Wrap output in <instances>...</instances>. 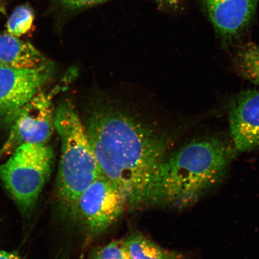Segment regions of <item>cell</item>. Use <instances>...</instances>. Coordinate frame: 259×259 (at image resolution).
Here are the masks:
<instances>
[{
	"label": "cell",
	"mask_w": 259,
	"mask_h": 259,
	"mask_svg": "<svg viewBox=\"0 0 259 259\" xmlns=\"http://www.w3.org/2000/svg\"><path fill=\"white\" fill-rule=\"evenodd\" d=\"M124 242L131 259H174L179 254L166 250L139 233L129 235Z\"/></svg>",
	"instance_id": "8fae6325"
},
{
	"label": "cell",
	"mask_w": 259,
	"mask_h": 259,
	"mask_svg": "<svg viewBox=\"0 0 259 259\" xmlns=\"http://www.w3.org/2000/svg\"><path fill=\"white\" fill-rule=\"evenodd\" d=\"M158 5L164 8H174L179 4L180 0H155Z\"/></svg>",
	"instance_id": "e0dca14e"
},
{
	"label": "cell",
	"mask_w": 259,
	"mask_h": 259,
	"mask_svg": "<svg viewBox=\"0 0 259 259\" xmlns=\"http://www.w3.org/2000/svg\"><path fill=\"white\" fill-rule=\"evenodd\" d=\"M238 154L219 135L194 139L171 152L161 168L150 205L184 209L195 205L224 182Z\"/></svg>",
	"instance_id": "7a4b0ae2"
},
{
	"label": "cell",
	"mask_w": 259,
	"mask_h": 259,
	"mask_svg": "<svg viewBox=\"0 0 259 259\" xmlns=\"http://www.w3.org/2000/svg\"><path fill=\"white\" fill-rule=\"evenodd\" d=\"M3 1H5V0H0V3H1L2 2H3Z\"/></svg>",
	"instance_id": "d6986e66"
},
{
	"label": "cell",
	"mask_w": 259,
	"mask_h": 259,
	"mask_svg": "<svg viewBox=\"0 0 259 259\" xmlns=\"http://www.w3.org/2000/svg\"><path fill=\"white\" fill-rule=\"evenodd\" d=\"M210 21L226 46L250 24L259 0H202Z\"/></svg>",
	"instance_id": "9c48e42d"
},
{
	"label": "cell",
	"mask_w": 259,
	"mask_h": 259,
	"mask_svg": "<svg viewBox=\"0 0 259 259\" xmlns=\"http://www.w3.org/2000/svg\"><path fill=\"white\" fill-rule=\"evenodd\" d=\"M90 259H131L127 247L123 241H114L96 248Z\"/></svg>",
	"instance_id": "5bb4252c"
},
{
	"label": "cell",
	"mask_w": 259,
	"mask_h": 259,
	"mask_svg": "<svg viewBox=\"0 0 259 259\" xmlns=\"http://www.w3.org/2000/svg\"><path fill=\"white\" fill-rule=\"evenodd\" d=\"M54 152L48 144L19 146L0 165V180L24 211H30L50 178Z\"/></svg>",
	"instance_id": "277c9868"
},
{
	"label": "cell",
	"mask_w": 259,
	"mask_h": 259,
	"mask_svg": "<svg viewBox=\"0 0 259 259\" xmlns=\"http://www.w3.org/2000/svg\"><path fill=\"white\" fill-rule=\"evenodd\" d=\"M0 259H22L17 252L15 251H0Z\"/></svg>",
	"instance_id": "2e32d148"
},
{
	"label": "cell",
	"mask_w": 259,
	"mask_h": 259,
	"mask_svg": "<svg viewBox=\"0 0 259 259\" xmlns=\"http://www.w3.org/2000/svg\"><path fill=\"white\" fill-rule=\"evenodd\" d=\"M109 0H52L58 11L64 14H75Z\"/></svg>",
	"instance_id": "9a60e30c"
},
{
	"label": "cell",
	"mask_w": 259,
	"mask_h": 259,
	"mask_svg": "<svg viewBox=\"0 0 259 259\" xmlns=\"http://www.w3.org/2000/svg\"><path fill=\"white\" fill-rule=\"evenodd\" d=\"M174 259H187L184 256L183 254H180L177 255V256Z\"/></svg>",
	"instance_id": "ac0fdd59"
},
{
	"label": "cell",
	"mask_w": 259,
	"mask_h": 259,
	"mask_svg": "<svg viewBox=\"0 0 259 259\" xmlns=\"http://www.w3.org/2000/svg\"><path fill=\"white\" fill-rule=\"evenodd\" d=\"M53 94L39 92L11 118V132L0 153L25 144H47L55 128Z\"/></svg>",
	"instance_id": "8992f818"
},
{
	"label": "cell",
	"mask_w": 259,
	"mask_h": 259,
	"mask_svg": "<svg viewBox=\"0 0 259 259\" xmlns=\"http://www.w3.org/2000/svg\"><path fill=\"white\" fill-rule=\"evenodd\" d=\"M54 123L61 141L57 192L63 205L73 213L80 194L103 174L72 103L65 101L58 105Z\"/></svg>",
	"instance_id": "3957f363"
},
{
	"label": "cell",
	"mask_w": 259,
	"mask_h": 259,
	"mask_svg": "<svg viewBox=\"0 0 259 259\" xmlns=\"http://www.w3.org/2000/svg\"><path fill=\"white\" fill-rule=\"evenodd\" d=\"M50 63L30 42L9 33L0 35V67L37 69Z\"/></svg>",
	"instance_id": "30bf717a"
},
{
	"label": "cell",
	"mask_w": 259,
	"mask_h": 259,
	"mask_svg": "<svg viewBox=\"0 0 259 259\" xmlns=\"http://www.w3.org/2000/svg\"><path fill=\"white\" fill-rule=\"evenodd\" d=\"M84 127L103 176L120 188L128 208L150 205L158 174L171 153L169 137L105 102L92 106Z\"/></svg>",
	"instance_id": "6da1fadb"
},
{
	"label": "cell",
	"mask_w": 259,
	"mask_h": 259,
	"mask_svg": "<svg viewBox=\"0 0 259 259\" xmlns=\"http://www.w3.org/2000/svg\"><path fill=\"white\" fill-rule=\"evenodd\" d=\"M228 120L238 154L259 150V90H247L235 96L229 103Z\"/></svg>",
	"instance_id": "ba28073f"
},
{
	"label": "cell",
	"mask_w": 259,
	"mask_h": 259,
	"mask_svg": "<svg viewBox=\"0 0 259 259\" xmlns=\"http://www.w3.org/2000/svg\"><path fill=\"white\" fill-rule=\"evenodd\" d=\"M127 208V198L120 188L102 176L80 194L73 214L90 235L97 236L111 228Z\"/></svg>",
	"instance_id": "5b68a950"
},
{
	"label": "cell",
	"mask_w": 259,
	"mask_h": 259,
	"mask_svg": "<svg viewBox=\"0 0 259 259\" xmlns=\"http://www.w3.org/2000/svg\"><path fill=\"white\" fill-rule=\"evenodd\" d=\"M53 73L50 63L32 69L0 67V113L11 118L40 92Z\"/></svg>",
	"instance_id": "52a82bcc"
},
{
	"label": "cell",
	"mask_w": 259,
	"mask_h": 259,
	"mask_svg": "<svg viewBox=\"0 0 259 259\" xmlns=\"http://www.w3.org/2000/svg\"><path fill=\"white\" fill-rule=\"evenodd\" d=\"M34 14L28 5H22L13 12L6 25L8 33L16 37L27 34L33 26Z\"/></svg>",
	"instance_id": "4fadbf2b"
},
{
	"label": "cell",
	"mask_w": 259,
	"mask_h": 259,
	"mask_svg": "<svg viewBox=\"0 0 259 259\" xmlns=\"http://www.w3.org/2000/svg\"><path fill=\"white\" fill-rule=\"evenodd\" d=\"M236 72L243 78L259 86V46L247 42L236 50L233 57Z\"/></svg>",
	"instance_id": "7c38bea8"
}]
</instances>
